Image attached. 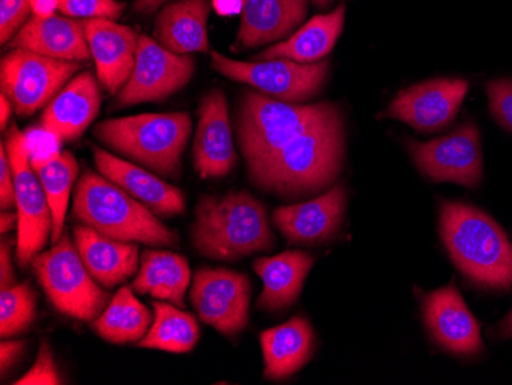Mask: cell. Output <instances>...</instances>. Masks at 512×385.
Segmentation results:
<instances>
[{
	"label": "cell",
	"instance_id": "6da1fadb",
	"mask_svg": "<svg viewBox=\"0 0 512 385\" xmlns=\"http://www.w3.org/2000/svg\"><path fill=\"white\" fill-rule=\"evenodd\" d=\"M344 149V120L333 105L312 128L247 169L253 185L270 194L284 198L319 194L341 174Z\"/></svg>",
	"mask_w": 512,
	"mask_h": 385
},
{
	"label": "cell",
	"instance_id": "7a4b0ae2",
	"mask_svg": "<svg viewBox=\"0 0 512 385\" xmlns=\"http://www.w3.org/2000/svg\"><path fill=\"white\" fill-rule=\"evenodd\" d=\"M192 241L204 257L235 261L272 249L273 234L261 201L246 191L227 192L198 201Z\"/></svg>",
	"mask_w": 512,
	"mask_h": 385
},
{
	"label": "cell",
	"instance_id": "3957f363",
	"mask_svg": "<svg viewBox=\"0 0 512 385\" xmlns=\"http://www.w3.org/2000/svg\"><path fill=\"white\" fill-rule=\"evenodd\" d=\"M440 235L465 277L490 289H511L512 244L493 218L463 203L444 201Z\"/></svg>",
	"mask_w": 512,
	"mask_h": 385
},
{
	"label": "cell",
	"instance_id": "277c9868",
	"mask_svg": "<svg viewBox=\"0 0 512 385\" xmlns=\"http://www.w3.org/2000/svg\"><path fill=\"white\" fill-rule=\"evenodd\" d=\"M74 217L105 237L149 246H177V232L158 220L142 201L102 174L86 169L77 183Z\"/></svg>",
	"mask_w": 512,
	"mask_h": 385
},
{
	"label": "cell",
	"instance_id": "5b68a950",
	"mask_svg": "<svg viewBox=\"0 0 512 385\" xmlns=\"http://www.w3.org/2000/svg\"><path fill=\"white\" fill-rule=\"evenodd\" d=\"M192 120L186 112L140 114L106 120L94 129L97 139L115 152L165 177L178 178L181 155L191 137Z\"/></svg>",
	"mask_w": 512,
	"mask_h": 385
},
{
	"label": "cell",
	"instance_id": "8992f818",
	"mask_svg": "<svg viewBox=\"0 0 512 385\" xmlns=\"http://www.w3.org/2000/svg\"><path fill=\"white\" fill-rule=\"evenodd\" d=\"M332 103L295 105L258 93H247L238 111V140L247 168L263 162L301 132L312 128Z\"/></svg>",
	"mask_w": 512,
	"mask_h": 385
},
{
	"label": "cell",
	"instance_id": "52a82bcc",
	"mask_svg": "<svg viewBox=\"0 0 512 385\" xmlns=\"http://www.w3.org/2000/svg\"><path fill=\"white\" fill-rule=\"evenodd\" d=\"M31 264L46 297L63 315L94 321L108 306V293L89 274L68 235L50 251L40 252Z\"/></svg>",
	"mask_w": 512,
	"mask_h": 385
},
{
	"label": "cell",
	"instance_id": "ba28073f",
	"mask_svg": "<svg viewBox=\"0 0 512 385\" xmlns=\"http://www.w3.org/2000/svg\"><path fill=\"white\" fill-rule=\"evenodd\" d=\"M5 146L13 168L16 208L19 215L16 258L20 267H27L42 252L48 238L53 234V212L39 175L31 165L27 137L17 129V126H11Z\"/></svg>",
	"mask_w": 512,
	"mask_h": 385
},
{
	"label": "cell",
	"instance_id": "9c48e42d",
	"mask_svg": "<svg viewBox=\"0 0 512 385\" xmlns=\"http://www.w3.org/2000/svg\"><path fill=\"white\" fill-rule=\"evenodd\" d=\"M212 65L227 79L247 83L273 99L298 103L315 97L329 74V62L299 63L289 59L238 62L212 53Z\"/></svg>",
	"mask_w": 512,
	"mask_h": 385
},
{
	"label": "cell",
	"instance_id": "30bf717a",
	"mask_svg": "<svg viewBox=\"0 0 512 385\" xmlns=\"http://www.w3.org/2000/svg\"><path fill=\"white\" fill-rule=\"evenodd\" d=\"M80 68V62L13 50L2 59V93L13 102L19 116H33L62 91Z\"/></svg>",
	"mask_w": 512,
	"mask_h": 385
},
{
	"label": "cell",
	"instance_id": "8fae6325",
	"mask_svg": "<svg viewBox=\"0 0 512 385\" xmlns=\"http://www.w3.org/2000/svg\"><path fill=\"white\" fill-rule=\"evenodd\" d=\"M195 60L189 54H175L157 40L140 36L134 70L115 100L117 108L160 102L177 93L194 76Z\"/></svg>",
	"mask_w": 512,
	"mask_h": 385
},
{
	"label": "cell",
	"instance_id": "7c38bea8",
	"mask_svg": "<svg viewBox=\"0 0 512 385\" xmlns=\"http://www.w3.org/2000/svg\"><path fill=\"white\" fill-rule=\"evenodd\" d=\"M189 298L200 320L223 335H237L247 326L250 281L246 275L204 267L195 274Z\"/></svg>",
	"mask_w": 512,
	"mask_h": 385
},
{
	"label": "cell",
	"instance_id": "4fadbf2b",
	"mask_svg": "<svg viewBox=\"0 0 512 385\" xmlns=\"http://www.w3.org/2000/svg\"><path fill=\"white\" fill-rule=\"evenodd\" d=\"M422 174L434 181H453L476 188L482 180V148L473 123L460 126L453 134L427 143H408Z\"/></svg>",
	"mask_w": 512,
	"mask_h": 385
},
{
	"label": "cell",
	"instance_id": "5bb4252c",
	"mask_svg": "<svg viewBox=\"0 0 512 385\" xmlns=\"http://www.w3.org/2000/svg\"><path fill=\"white\" fill-rule=\"evenodd\" d=\"M468 83L462 79H434L398 94L385 116L402 120L422 132L445 128L457 116Z\"/></svg>",
	"mask_w": 512,
	"mask_h": 385
},
{
	"label": "cell",
	"instance_id": "9a60e30c",
	"mask_svg": "<svg viewBox=\"0 0 512 385\" xmlns=\"http://www.w3.org/2000/svg\"><path fill=\"white\" fill-rule=\"evenodd\" d=\"M85 34L97 79L108 93L119 94L134 70L140 36L109 19L85 20Z\"/></svg>",
	"mask_w": 512,
	"mask_h": 385
},
{
	"label": "cell",
	"instance_id": "2e32d148",
	"mask_svg": "<svg viewBox=\"0 0 512 385\" xmlns=\"http://www.w3.org/2000/svg\"><path fill=\"white\" fill-rule=\"evenodd\" d=\"M424 318L434 341L447 352L474 356L482 350L479 323L454 287L428 293Z\"/></svg>",
	"mask_w": 512,
	"mask_h": 385
},
{
	"label": "cell",
	"instance_id": "e0dca14e",
	"mask_svg": "<svg viewBox=\"0 0 512 385\" xmlns=\"http://www.w3.org/2000/svg\"><path fill=\"white\" fill-rule=\"evenodd\" d=\"M237 163L226 97L212 91L201 103L194 143V166L201 178L226 177Z\"/></svg>",
	"mask_w": 512,
	"mask_h": 385
},
{
	"label": "cell",
	"instance_id": "ac0fdd59",
	"mask_svg": "<svg viewBox=\"0 0 512 385\" xmlns=\"http://www.w3.org/2000/svg\"><path fill=\"white\" fill-rule=\"evenodd\" d=\"M92 154H94L97 169L103 177L125 189L138 201H142L143 205L148 206L155 215L174 217L186 211V198L183 192L169 185L165 180H161L157 175L115 157L99 146L92 148Z\"/></svg>",
	"mask_w": 512,
	"mask_h": 385
},
{
	"label": "cell",
	"instance_id": "d6986e66",
	"mask_svg": "<svg viewBox=\"0 0 512 385\" xmlns=\"http://www.w3.org/2000/svg\"><path fill=\"white\" fill-rule=\"evenodd\" d=\"M100 105L102 94L96 77L89 71L77 74L46 105L40 119V128L65 142L79 139L96 120Z\"/></svg>",
	"mask_w": 512,
	"mask_h": 385
},
{
	"label": "cell",
	"instance_id": "ffe728a7",
	"mask_svg": "<svg viewBox=\"0 0 512 385\" xmlns=\"http://www.w3.org/2000/svg\"><path fill=\"white\" fill-rule=\"evenodd\" d=\"M345 205L347 195L339 185L313 200L281 206L273 212V223L290 243H321L341 228Z\"/></svg>",
	"mask_w": 512,
	"mask_h": 385
},
{
	"label": "cell",
	"instance_id": "44dd1931",
	"mask_svg": "<svg viewBox=\"0 0 512 385\" xmlns=\"http://www.w3.org/2000/svg\"><path fill=\"white\" fill-rule=\"evenodd\" d=\"M10 47L68 62H86L91 59V51L86 42L85 20L82 22L59 14L31 16L11 40Z\"/></svg>",
	"mask_w": 512,
	"mask_h": 385
},
{
	"label": "cell",
	"instance_id": "7402d4cb",
	"mask_svg": "<svg viewBox=\"0 0 512 385\" xmlns=\"http://www.w3.org/2000/svg\"><path fill=\"white\" fill-rule=\"evenodd\" d=\"M74 240L89 274L105 289L125 283L140 269L137 244L112 240L86 224L74 229Z\"/></svg>",
	"mask_w": 512,
	"mask_h": 385
},
{
	"label": "cell",
	"instance_id": "603a6c76",
	"mask_svg": "<svg viewBox=\"0 0 512 385\" xmlns=\"http://www.w3.org/2000/svg\"><path fill=\"white\" fill-rule=\"evenodd\" d=\"M211 7L207 0H178L158 14L154 37L161 47L175 54L211 51L207 19Z\"/></svg>",
	"mask_w": 512,
	"mask_h": 385
},
{
	"label": "cell",
	"instance_id": "cb8c5ba5",
	"mask_svg": "<svg viewBox=\"0 0 512 385\" xmlns=\"http://www.w3.org/2000/svg\"><path fill=\"white\" fill-rule=\"evenodd\" d=\"M241 47H260L289 36L307 14V0H241Z\"/></svg>",
	"mask_w": 512,
	"mask_h": 385
},
{
	"label": "cell",
	"instance_id": "d4e9b609",
	"mask_svg": "<svg viewBox=\"0 0 512 385\" xmlns=\"http://www.w3.org/2000/svg\"><path fill=\"white\" fill-rule=\"evenodd\" d=\"M264 378L281 381L306 366L315 350V332L306 318L295 316L283 326L261 333Z\"/></svg>",
	"mask_w": 512,
	"mask_h": 385
},
{
	"label": "cell",
	"instance_id": "484cf974",
	"mask_svg": "<svg viewBox=\"0 0 512 385\" xmlns=\"http://www.w3.org/2000/svg\"><path fill=\"white\" fill-rule=\"evenodd\" d=\"M313 263L312 255L299 251L253 261V269L263 280V292L256 303L258 309L279 312L292 306L301 295Z\"/></svg>",
	"mask_w": 512,
	"mask_h": 385
},
{
	"label": "cell",
	"instance_id": "4316f807",
	"mask_svg": "<svg viewBox=\"0 0 512 385\" xmlns=\"http://www.w3.org/2000/svg\"><path fill=\"white\" fill-rule=\"evenodd\" d=\"M191 284V267L181 255L165 251H145L140 261L132 290L140 295H151L157 300L184 309V295Z\"/></svg>",
	"mask_w": 512,
	"mask_h": 385
},
{
	"label": "cell",
	"instance_id": "83f0119b",
	"mask_svg": "<svg viewBox=\"0 0 512 385\" xmlns=\"http://www.w3.org/2000/svg\"><path fill=\"white\" fill-rule=\"evenodd\" d=\"M345 8L313 17L293 36L258 56V60L289 59L299 63H316L329 56L344 27Z\"/></svg>",
	"mask_w": 512,
	"mask_h": 385
},
{
	"label": "cell",
	"instance_id": "f1b7e54d",
	"mask_svg": "<svg viewBox=\"0 0 512 385\" xmlns=\"http://www.w3.org/2000/svg\"><path fill=\"white\" fill-rule=\"evenodd\" d=\"M152 313L140 303L131 287H122L109 301L92 330L111 344L138 343L152 326Z\"/></svg>",
	"mask_w": 512,
	"mask_h": 385
},
{
	"label": "cell",
	"instance_id": "f546056e",
	"mask_svg": "<svg viewBox=\"0 0 512 385\" xmlns=\"http://www.w3.org/2000/svg\"><path fill=\"white\" fill-rule=\"evenodd\" d=\"M31 165L39 175L43 191L53 212V234L51 240L57 243L63 237L69 195L74 180L79 175V163L69 151H54L46 157H31Z\"/></svg>",
	"mask_w": 512,
	"mask_h": 385
},
{
	"label": "cell",
	"instance_id": "4dcf8cb0",
	"mask_svg": "<svg viewBox=\"0 0 512 385\" xmlns=\"http://www.w3.org/2000/svg\"><path fill=\"white\" fill-rule=\"evenodd\" d=\"M154 312L151 329L138 341V347L188 353L197 346L200 326L194 315L169 303H154Z\"/></svg>",
	"mask_w": 512,
	"mask_h": 385
},
{
	"label": "cell",
	"instance_id": "1f68e13d",
	"mask_svg": "<svg viewBox=\"0 0 512 385\" xmlns=\"http://www.w3.org/2000/svg\"><path fill=\"white\" fill-rule=\"evenodd\" d=\"M37 295L28 283L16 284L0 292V336L23 335L36 320Z\"/></svg>",
	"mask_w": 512,
	"mask_h": 385
},
{
	"label": "cell",
	"instance_id": "d6a6232c",
	"mask_svg": "<svg viewBox=\"0 0 512 385\" xmlns=\"http://www.w3.org/2000/svg\"><path fill=\"white\" fill-rule=\"evenodd\" d=\"M125 5L117 0H60L59 11L73 19L117 20L122 16Z\"/></svg>",
	"mask_w": 512,
	"mask_h": 385
},
{
	"label": "cell",
	"instance_id": "836d02e7",
	"mask_svg": "<svg viewBox=\"0 0 512 385\" xmlns=\"http://www.w3.org/2000/svg\"><path fill=\"white\" fill-rule=\"evenodd\" d=\"M30 13V0H0V42L13 40L30 20Z\"/></svg>",
	"mask_w": 512,
	"mask_h": 385
},
{
	"label": "cell",
	"instance_id": "e575fe53",
	"mask_svg": "<svg viewBox=\"0 0 512 385\" xmlns=\"http://www.w3.org/2000/svg\"><path fill=\"white\" fill-rule=\"evenodd\" d=\"M16 385H57L60 384L59 372H57L56 362H54L53 352L50 344L42 341L39 355L36 362L31 367L30 372L14 382Z\"/></svg>",
	"mask_w": 512,
	"mask_h": 385
},
{
	"label": "cell",
	"instance_id": "d590c367",
	"mask_svg": "<svg viewBox=\"0 0 512 385\" xmlns=\"http://www.w3.org/2000/svg\"><path fill=\"white\" fill-rule=\"evenodd\" d=\"M494 119L512 132V80H494L486 86Z\"/></svg>",
	"mask_w": 512,
	"mask_h": 385
},
{
	"label": "cell",
	"instance_id": "8d00e7d4",
	"mask_svg": "<svg viewBox=\"0 0 512 385\" xmlns=\"http://www.w3.org/2000/svg\"><path fill=\"white\" fill-rule=\"evenodd\" d=\"M16 205V191H14L13 168L8 157L7 146H0V206L4 211Z\"/></svg>",
	"mask_w": 512,
	"mask_h": 385
},
{
	"label": "cell",
	"instance_id": "74e56055",
	"mask_svg": "<svg viewBox=\"0 0 512 385\" xmlns=\"http://www.w3.org/2000/svg\"><path fill=\"white\" fill-rule=\"evenodd\" d=\"M13 241L2 240L0 247V290L16 286V274L13 269V258H11V247Z\"/></svg>",
	"mask_w": 512,
	"mask_h": 385
},
{
	"label": "cell",
	"instance_id": "f35d334b",
	"mask_svg": "<svg viewBox=\"0 0 512 385\" xmlns=\"http://www.w3.org/2000/svg\"><path fill=\"white\" fill-rule=\"evenodd\" d=\"M23 349H25L23 341H2V344H0V370H2V375H5V372L19 361Z\"/></svg>",
	"mask_w": 512,
	"mask_h": 385
},
{
	"label": "cell",
	"instance_id": "ab89813d",
	"mask_svg": "<svg viewBox=\"0 0 512 385\" xmlns=\"http://www.w3.org/2000/svg\"><path fill=\"white\" fill-rule=\"evenodd\" d=\"M30 4L33 16L48 17L59 11L60 0H30Z\"/></svg>",
	"mask_w": 512,
	"mask_h": 385
},
{
	"label": "cell",
	"instance_id": "60d3db41",
	"mask_svg": "<svg viewBox=\"0 0 512 385\" xmlns=\"http://www.w3.org/2000/svg\"><path fill=\"white\" fill-rule=\"evenodd\" d=\"M214 7L218 13L227 16V14H234L241 11L243 2H241V0H214Z\"/></svg>",
	"mask_w": 512,
	"mask_h": 385
},
{
	"label": "cell",
	"instance_id": "b9f144b4",
	"mask_svg": "<svg viewBox=\"0 0 512 385\" xmlns=\"http://www.w3.org/2000/svg\"><path fill=\"white\" fill-rule=\"evenodd\" d=\"M17 226H19V215H17V212L14 214V212L2 211V215H0V232H2V235L13 231Z\"/></svg>",
	"mask_w": 512,
	"mask_h": 385
},
{
	"label": "cell",
	"instance_id": "7bdbcfd3",
	"mask_svg": "<svg viewBox=\"0 0 512 385\" xmlns=\"http://www.w3.org/2000/svg\"><path fill=\"white\" fill-rule=\"evenodd\" d=\"M169 0H135V11L140 14L154 13Z\"/></svg>",
	"mask_w": 512,
	"mask_h": 385
},
{
	"label": "cell",
	"instance_id": "ee69618b",
	"mask_svg": "<svg viewBox=\"0 0 512 385\" xmlns=\"http://www.w3.org/2000/svg\"><path fill=\"white\" fill-rule=\"evenodd\" d=\"M0 128L5 129L10 120L11 112H13V102L8 99L7 94L2 93L0 96Z\"/></svg>",
	"mask_w": 512,
	"mask_h": 385
},
{
	"label": "cell",
	"instance_id": "f6af8a7d",
	"mask_svg": "<svg viewBox=\"0 0 512 385\" xmlns=\"http://www.w3.org/2000/svg\"><path fill=\"white\" fill-rule=\"evenodd\" d=\"M499 332L502 338H512V312L503 320Z\"/></svg>",
	"mask_w": 512,
	"mask_h": 385
},
{
	"label": "cell",
	"instance_id": "bcb514c9",
	"mask_svg": "<svg viewBox=\"0 0 512 385\" xmlns=\"http://www.w3.org/2000/svg\"><path fill=\"white\" fill-rule=\"evenodd\" d=\"M315 4H318L319 7H327V5L332 4L333 0H313Z\"/></svg>",
	"mask_w": 512,
	"mask_h": 385
}]
</instances>
